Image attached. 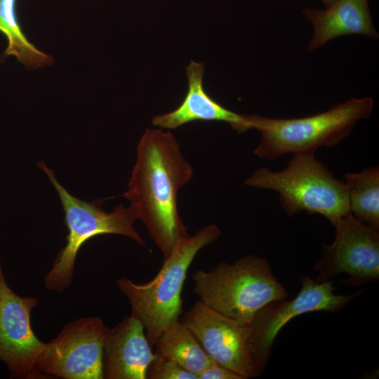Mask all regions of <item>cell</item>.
I'll list each match as a JSON object with an SVG mask.
<instances>
[{
	"label": "cell",
	"mask_w": 379,
	"mask_h": 379,
	"mask_svg": "<svg viewBox=\"0 0 379 379\" xmlns=\"http://www.w3.org/2000/svg\"><path fill=\"white\" fill-rule=\"evenodd\" d=\"M142 323L133 314L107 327L102 352L104 378L146 379L154 357Z\"/></svg>",
	"instance_id": "12"
},
{
	"label": "cell",
	"mask_w": 379,
	"mask_h": 379,
	"mask_svg": "<svg viewBox=\"0 0 379 379\" xmlns=\"http://www.w3.org/2000/svg\"><path fill=\"white\" fill-rule=\"evenodd\" d=\"M301 288L292 300H273L260 308L248 325V343L255 365L261 374L271 355L274 341L281 329L292 319L305 313L337 312L361 291L350 295L335 294L336 287L328 280L317 281L307 276L300 278Z\"/></svg>",
	"instance_id": "7"
},
{
	"label": "cell",
	"mask_w": 379,
	"mask_h": 379,
	"mask_svg": "<svg viewBox=\"0 0 379 379\" xmlns=\"http://www.w3.org/2000/svg\"><path fill=\"white\" fill-rule=\"evenodd\" d=\"M220 234L218 227L210 224L182 239L164 258L161 268L148 282L136 284L126 277L116 280L117 287L129 301L131 314L143 325L152 346L166 328L179 320L182 312L181 292L194 257Z\"/></svg>",
	"instance_id": "2"
},
{
	"label": "cell",
	"mask_w": 379,
	"mask_h": 379,
	"mask_svg": "<svg viewBox=\"0 0 379 379\" xmlns=\"http://www.w3.org/2000/svg\"><path fill=\"white\" fill-rule=\"evenodd\" d=\"M193 175L192 167L169 131H145L138 145L136 162L123 196L130 201L164 258L190 236L178 213L177 196Z\"/></svg>",
	"instance_id": "1"
},
{
	"label": "cell",
	"mask_w": 379,
	"mask_h": 379,
	"mask_svg": "<svg viewBox=\"0 0 379 379\" xmlns=\"http://www.w3.org/2000/svg\"><path fill=\"white\" fill-rule=\"evenodd\" d=\"M17 0H0V32L8 41L4 56H15L27 68L36 69L54 62L53 58L38 49L23 33L16 13Z\"/></svg>",
	"instance_id": "17"
},
{
	"label": "cell",
	"mask_w": 379,
	"mask_h": 379,
	"mask_svg": "<svg viewBox=\"0 0 379 379\" xmlns=\"http://www.w3.org/2000/svg\"><path fill=\"white\" fill-rule=\"evenodd\" d=\"M350 210L366 225L379 230V168L368 167L345 175Z\"/></svg>",
	"instance_id": "16"
},
{
	"label": "cell",
	"mask_w": 379,
	"mask_h": 379,
	"mask_svg": "<svg viewBox=\"0 0 379 379\" xmlns=\"http://www.w3.org/2000/svg\"><path fill=\"white\" fill-rule=\"evenodd\" d=\"M373 98H352L312 116L273 119L252 114L253 128L262 140L254 154L274 161L287 153H313L320 147L339 144L360 119L368 118L373 109Z\"/></svg>",
	"instance_id": "4"
},
{
	"label": "cell",
	"mask_w": 379,
	"mask_h": 379,
	"mask_svg": "<svg viewBox=\"0 0 379 379\" xmlns=\"http://www.w3.org/2000/svg\"><path fill=\"white\" fill-rule=\"evenodd\" d=\"M248 186L276 191L286 214H319L332 224L350 213L346 184L336 178L313 153L295 154L286 168L256 169L245 180Z\"/></svg>",
	"instance_id": "5"
},
{
	"label": "cell",
	"mask_w": 379,
	"mask_h": 379,
	"mask_svg": "<svg viewBox=\"0 0 379 379\" xmlns=\"http://www.w3.org/2000/svg\"><path fill=\"white\" fill-rule=\"evenodd\" d=\"M38 304L34 297H21L8 285L0 257V360L11 378L47 379L36 369L46 347L34 334L31 313Z\"/></svg>",
	"instance_id": "10"
},
{
	"label": "cell",
	"mask_w": 379,
	"mask_h": 379,
	"mask_svg": "<svg viewBox=\"0 0 379 379\" xmlns=\"http://www.w3.org/2000/svg\"><path fill=\"white\" fill-rule=\"evenodd\" d=\"M155 353L197 375L212 358L193 333L179 320L166 328L154 345Z\"/></svg>",
	"instance_id": "15"
},
{
	"label": "cell",
	"mask_w": 379,
	"mask_h": 379,
	"mask_svg": "<svg viewBox=\"0 0 379 379\" xmlns=\"http://www.w3.org/2000/svg\"><path fill=\"white\" fill-rule=\"evenodd\" d=\"M195 336L206 352L242 379L260 375L248 343V325L226 317L197 300L180 321Z\"/></svg>",
	"instance_id": "11"
},
{
	"label": "cell",
	"mask_w": 379,
	"mask_h": 379,
	"mask_svg": "<svg viewBox=\"0 0 379 379\" xmlns=\"http://www.w3.org/2000/svg\"><path fill=\"white\" fill-rule=\"evenodd\" d=\"M302 13L312 24L307 50L312 52L330 40L347 34H362L376 40L368 0H335L325 9L307 7Z\"/></svg>",
	"instance_id": "14"
},
{
	"label": "cell",
	"mask_w": 379,
	"mask_h": 379,
	"mask_svg": "<svg viewBox=\"0 0 379 379\" xmlns=\"http://www.w3.org/2000/svg\"><path fill=\"white\" fill-rule=\"evenodd\" d=\"M324 5L325 8L331 5L335 0H319Z\"/></svg>",
	"instance_id": "20"
},
{
	"label": "cell",
	"mask_w": 379,
	"mask_h": 379,
	"mask_svg": "<svg viewBox=\"0 0 379 379\" xmlns=\"http://www.w3.org/2000/svg\"><path fill=\"white\" fill-rule=\"evenodd\" d=\"M146 379H197L196 375L156 353L146 371Z\"/></svg>",
	"instance_id": "18"
},
{
	"label": "cell",
	"mask_w": 379,
	"mask_h": 379,
	"mask_svg": "<svg viewBox=\"0 0 379 379\" xmlns=\"http://www.w3.org/2000/svg\"><path fill=\"white\" fill-rule=\"evenodd\" d=\"M335 236L333 243L324 245L314 270L319 272L317 281H328L340 274L349 286H358L376 281L379 277V232L366 225L351 213L333 224Z\"/></svg>",
	"instance_id": "9"
},
{
	"label": "cell",
	"mask_w": 379,
	"mask_h": 379,
	"mask_svg": "<svg viewBox=\"0 0 379 379\" xmlns=\"http://www.w3.org/2000/svg\"><path fill=\"white\" fill-rule=\"evenodd\" d=\"M37 166L46 173L58 194L68 230L66 244L56 255L44 277L47 289L62 292L71 285L77 253L84 244L93 237L106 234H119L146 246L134 228L138 218L131 206L124 207L120 204L111 212H105L102 209L105 199L91 202L79 199L58 182L54 171L49 169L44 161H39Z\"/></svg>",
	"instance_id": "6"
},
{
	"label": "cell",
	"mask_w": 379,
	"mask_h": 379,
	"mask_svg": "<svg viewBox=\"0 0 379 379\" xmlns=\"http://www.w3.org/2000/svg\"><path fill=\"white\" fill-rule=\"evenodd\" d=\"M201 62L192 60L186 67L188 89L180 105L174 110L154 116L152 123L159 128L175 129L196 121H223L229 124L237 133L253 128L251 115L232 112L211 98L204 90Z\"/></svg>",
	"instance_id": "13"
},
{
	"label": "cell",
	"mask_w": 379,
	"mask_h": 379,
	"mask_svg": "<svg viewBox=\"0 0 379 379\" xmlns=\"http://www.w3.org/2000/svg\"><path fill=\"white\" fill-rule=\"evenodd\" d=\"M192 278L194 292L200 301L246 324L267 303L288 296L268 260L255 255H245L230 264L220 262L207 272L197 270Z\"/></svg>",
	"instance_id": "3"
},
{
	"label": "cell",
	"mask_w": 379,
	"mask_h": 379,
	"mask_svg": "<svg viewBox=\"0 0 379 379\" xmlns=\"http://www.w3.org/2000/svg\"><path fill=\"white\" fill-rule=\"evenodd\" d=\"M197 379H242V378L212 359L207 366L197 375Z\"/></svg>",
	"instance_id": "19"
},
{
	"label": "cell",
	"mask_w": 379,
	"mask_h": 379,
	"mask_svg": "<svg viewBox=\"0 0 379 379\" xmlns=\"http://www.w3.org/2000/svg\"><path fill=\"white\" fill-rule=\"evenodd\" d=\"M106 329L104 321L98 317L68 322L54 339L46 343L36 369L48 377L104 378L102 352Z\"/></svg>",
	"instance_id": "8"
}]
</instances>
